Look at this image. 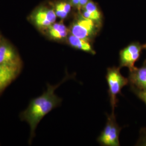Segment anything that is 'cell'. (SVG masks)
Wrapping results in <instances>:
<instances>
[{
	"mask_svg": "<svg viewBox=\"0 0 146 146\" xmlns=\"http://www.w3.org/2000/svg\"><path fill=\"white\" fill-rule=\"evenodd\" d=\"M72 75L67 74L61 82L54 86L47 84V89L43 94L32 100L26 110L20 114V118L29 124L31 128V135L29 143L35 136V131L41 120L53 109L60 106L62 99L55 93V91L61 84L69 78H73Z\"/></svg>",
	"mask_w": 146,
	"mask_h": 146,
	"instance_id": "cell-1",
	"label": "cell"
},
{
	"mask_svg": "<svg viewBox=\"0 0 146 146\" xmlns=\"http://www.w3.org/2000/svg\"><path fill=\"white\" fill-rule=\"evenodd\" d=\"M120 69V67L115 66L108 68L106 76L108 86V94L113 113H114V109L117 104V95L121 94L122 88L129 84L128 79L121 74Z\"/></svg>",
	"mask_w": 146,
	"mask_h": 146,
	"instance_id": "cell-2",
	"label": "cell"
},
{
	"mask_svg": "<svg viewBox=\"0 0 146 146\" xmlns=\"http://www.w3.org/2000/svg\"><path fill=\"white\" fill-rule=\"evenodd\" d=\"M100 24L82 15L76 17L69 27L70 34L92 41L99 31Z\"/></svg>",
	"mask_w": 146,
	"mask_h": 146,
	"instance_id": "cell-3",
	"label": "cell"
},
{
	"mask_svg": "<svg viewBox=\"0 0 146 146\" xmlns=\"http://www.w3.org/2000/svg\"><path fill=\"white\" fill-rule=\"evenodd\" d=\"M122 128L116 122L114 113L107 115V120L104 130L97 141L100 145L104 146H120L119 135Z\"/></svg>",
	"mask_w": 146,
	"mask_h": 146,
	"instance_id": "cell-4",
	"label": "cell"
},
{
	"mask_svg": "<svg viewBox=\"0 0 146 146\" xmlns=\"http://www.w3.org/2000/svg\"><path fill=\"white\" fill-rule=\"evenodd\" d=\"M145 44L138 42H132L120 52L119 67H127L129 70L135 68V63L140 58Z\"/></svg>",
	"mask_w": 146,
	"mask_h": 146,
	"instance_id": "cell-5",
	"label": "cell"
},
{
	"mask_svg": "<svg viewBox=\"0 0 146 146\" xmlns=\"http://www.w3.org/2000/svg\"><path fill=\"white\" fill-rule=\"evenodd\" d=\"M22 62L15 49L2 38L0 42V64L21 70Z\"/></svg>",
	"mask_w": 146,
	"mask_h": 146,
	"instance_id": "cell-6",
	"label": "cell"
},
{
	"mask_svg": "<svg viewBox=\"0 0 146 146\" xmlns=\"http://www.w3.org/2000/svg\"><path fill=\"white\" fill-rule=\"evenodd\" d=\"M57 16L52 8L42 6L37 9L31 16L35 26L40 31L45 32L56 20Z\"/></svg>",
	"mask_w": 146,
	"mask_h": 146,
	"instance_id": "cell-7",
	"label": "cell"
},
{
	"mask_svg": "<svg viewBox=\"0 0 146 146\" xmlns=\"http://www.w3.org/2000/svg\"><path fill=\"white\" fill-rule=\"evenodd\" d=\"M128 79L131 88L146 90V60L141 67L137 68L135 67L129 70Z\"/></svg>",
	"mask_w": 146,
	"mask_h": 146,
	"instance_id": "cell-8",
	"label": "cell"
},
{
	"mask_svg": "<svg viewBox=\"0 0 146 146\" xmlns=\"http://www.w3.org/2000/svg\"><path fill=\"white\" fill-rule=\"evenodd\" d=\"M47 36L50 39L56 41H66L70 34L69 29L62 22H55L45 31Z\"/></svg>",
	"mask_w": 146,
	"mask_h": 146,
	"instance_id": "cell-9",
	"label": "cell"
},
{
	"mask_svg": "<svg viewBox=\"0 0 146 146\" xmlns=\"http://www.w3.org/2000/svg\"><path fill=\"white\" fill-rule=\"evenodd\" d=\"M21 70L0 64V93L16 78Z\"/></svg>",
	"mask_w": 146,
	"mask_h": 146,
	"instance_id": "cell-10",
	"label": "cell"
},
{
	"mask_svg": "<svg viewBox=\"0 0 146 146\" xmlns=\"http://www.w3.org/2000/svg\"><path fill=\"white\" fill-rule=\"evenodd\" d=\"M66 41L70 47H73L74 49L80 50L92 55L96 54L91 41L88 40L81 38L70 34Z\"/></svg>",
	"mask_w": 146,
	"mask_h": 146,
	"instance_id": "cell-11",
	"label": "cell"
},
{
	"mask_svg": "<svg viewBox=\"0 0 146 146\" xmlns=\"http://www.w3.org/2000/svg\"><path fill=\"white\" fill-rule=\"evenodd\" d=\"M82 9V12L81 15L84 17L100 24L102 19V15L98 6L93 1H89Z\"/></svg>",
	"mask_w": 146,
	"mask_h": 146,
	"instance_id": "cell-12",
	"label": "cell"
},
{
	"mask_svg": "<svg viewBox=\"0 0 146 146\" xmlns=\"http://www.w3.org/2000/svg\"><path fill=\"white\" fill-rule=\"evenodd\" d=\"M52 9L55 11L57 17L62 20L67 17L71 11L72 5L69 1L62 0L59 1L53 4Z\"/></svg>",
	"mask_w": 146,
	"mask_h": 146,
	"instance_id": "cell-13",
	"label": "cell"
},
{
	"mask_svg": "<svg viewBox=\"0 0 146 146\" xmlns=\"http://www.w3.org/2000/svg\"><path fill=\"white\" fill-rule=\"evenodd\" d=\"M89 0H69L70 4L73 7H75L78 9H82Z\"/></svg>",
	"mask_w": 146,
	"mask_h": 146,
	"instance_id": "cell-14",
	"label": "cell"
},
{
	"mask_svg": "<svg viewBox=\"0 0 146 146\" xmlns=\"http://www.w3.org/2000/svg\"><path fill=\"white\" fill-rule=\"evenodd\" d=\"M133 92H134L136 95L145 102L146 105V90H140L134 88H131Z\"/></svg>",
	"mask_w": 146,
	"mask_h": 146,
	"instance_id": "cell-15",
	"label": "cell"
},
{
	"mask_svg": "<svg viewBox=\"0 0 146 146\" xmlns=\"http://www.w3.org/2000/svg\"><path fill=\"white\" fill-rule=\"evenodd\" d=\"M145 49H146V44H145Z\"/></svg>",
	"mask_w": 146,
	"mask_h": 146,
	"instance_id": "cell-16",
	"label": "cell"
},
{
	"mask_svg": "<svg viewBox=\"0 0 146 146\" xmlns=\"http://www.w3.org/2000/svg\"><path fill=\"white\" fill-rule=\"evenodd\" d=\"M1 38H2V37H1V36L0 35V42H1Z\"/></svg>",
	"mask_w": 146,
	"mask_h": 146,
	"instance_id": "cell-17",
	"label": "cell"
}]
</instances>
